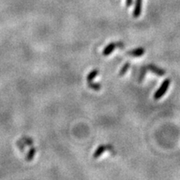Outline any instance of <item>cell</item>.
Wrapping results in <instances>:
<instances>
[{"instance_id": "cell-7", "label": "cell", "mask_w": 180, "mask_h": 180, "mask_svg": "<svg viewBox=\"0 0 180 180\" xmlns=\"http://www.w3.org/2000/svg\"><path fill=\"white\" fill-rule=\"evenodd\" d=\"M35 154H36V149L34 147H30V149H29V153L27 154L26 155V161H32V159H34V156H35Z\"/></svg>"}, {"instance_id": "cell-8", "label": "cell", "mask_w": 180, "mask_h": 180, "mask_svg": "<svg viewBox=\"0 0 180 180\" xmlns=\"http://www.w3.org/2000/svg\"><path fill=\"white\" fill-rule=\"evenodd\" d=\"M98 74H99V70H98V69H94V70H92L91 72L88 74V76H87V81L93 82V80L96 78Z\"/></svg>"}, {"instance_id": "cell-5", "label": "cell", "mask_w": 180, "mask_h": 180, "mask_svg": "<svg viewBox=\"0 0 180 180\" xmlns=\"http://www.w3.org/2000/svg\"><path fill=\"white\" fill-rule=\"evenodd\" d=\"M142 6H143V0H136L135 5H134V8L133 11V18H138L141 15Z\"/></svg>"}, {"instance_id": "cell-2", "label": "cell", "mask_w": 180, "mask_h": 180, "mask_svg": "<svg viewBox=\"0 0 180 180\" xmlns=\"http://www.w3.org/2000/svg\"><path fill=\"white\" fill-rule=\"evenodd\" d=\"M117 48L123 49L124 48V44L123 42H117V43H110L109 44H108L104 48V49L103 50V55L104 56H108L114 51Z\"/></svg>"}, {"instance_id": "cell-12", "label": "cell", "mask_w": 180, "mask_h": 180, "mask_svg": "<svg viewBox=\"0 0 180 180\" xmlns=\"http://www.w3.org/2000/svg\"><path fill=\"white\" fill-rule=\"evenodd\" d=\"M147 70H148V69H147L146 66H144V67L141 68V70H140V75H139V80H140V81H142L143 78H144V75H145Z\"/></svg>"}, {"instance_id": "cell-13", "label": "cell", "mask_w": 180, "mask_h": 180, "mask_svg": "<svg viewBox=\"0 0 180 180\" xmlns=\"http://www.w3.org/2000/svg\"><path fill=\"white\" fill-rule=\"evenodd\" d=\"M17 145L18 146V149H20L22 152L24 151V146H25V144L23 143V140H18V142H17Z\"/></svg>"}, {"instance_id": "cell-11", "label": "cell", "mask_w": 180, "mask_h": 180, "mask_svg": "<svg viewBox=\"0 0 180 180\" xmlns=\"http://www.w3.org/2000/svg\"><path fill=\"white\" fill-rule=\"evenodd\" d=\"M22 140L24 142V144H25V145H28V146H33V144H34V141H33L30 138L24 137Z\"/></svg>"}, {"instance_id": "cell-9", "label": "cell", "mask_w": 180, "mask_h": 180, "mask_svg": "<svg viewBox=\"0 0 180 180\" xmlns=\"http://www.w3.org/2000/svg\"><path fill=\"white\" fill-rule=\"evenodd\" d=\"M88 86L94 91H99L101 89V84L93 83V82H88Z\"/></svg>"}, {"instance_id": "cell-3", "label": "cell", "mask_w": 180, "mask_h": 180, "mask_svg": "<svg viewBox=\"0 0 180 180\" xmlns=\"http://www.w3.org/2000/svg\"><path fill=\"white\" fill-rule=\"evenodd\" d=\"M111 151L113 152V148L110 144H108V145H104V144H102V145H99L97 149L95 150V152L94 153V159H98L99 157L101 156L105 151Z\"/></svg>"}, {"instance_id": "cell-4", "label": "cell", "mask_w": 180, "mask_h": 180, "mask_svg": "<svg viewBox=\"0 0 180 180\" xmlns=\"http://www.w3.org/2000/svg\"><path fill=\"white\" fill-rule=\"evenodd\" d=\"M146 68L148 70L151 71L152 73H154V74H156L157 76L162 77V76L165 75V70H164L163 68H159L158 66L154 65V64H149L146 66Z\"/></svg>"}, {"instance_id": "cell-10", "label": "cell", "mask_w": 180, "mask_h": 180, "mask_svg": "<svg viewBox=\"0 0 180 180\" xmlns=\"http://www.w3.org/2000/svg\"><path fill=\"white\" fill-rule=\"evenodd\" d=\"M129 68H130V63L129 62H128V63H126L122 67V68L120 69L119 71V76H123L124 74H125L126 73H127V71L129 69Z\"/></svg>"}, {"instance_id": "cell-6", "label": "cell", "mask_w": 180, "mask_h": 180, "mask_svg": "<svg viewBox=\"0 0 180 180\" xmlns=\"http://www.w3.org/2000/svg\"><path fill=\"white\" fill-rule=\"evenodd\" d=\"M145 53V49H144V48H134L133 50H130V51H128L127 52V54L131 56V57H141Z\"/></svg>"}, {"instance_id": "cell-14", "label": "cell", "mask_w": 180, "mask_h": 180, "mask_svg": "<svg viewBox=\"0 0 180 180\" xmlns=\"http://www.w3.org/2000/svg\"><path fill=\"white\" fill-rule=\"evenodd\" d=\"M133 3V0H126V6L127 7H130Z\"/></svg>"}, {"instance_id": "cell-1", "label": "cell", "mask_w": 180, "mask_h": 180, "mask_svg": "<svg viewBox=\"0 0 180 180\" xmlns=\"http://www.w3.org/2000/svg\"><path fill=\"white\" fill-rule=\"evenodd\" d=\"M170 84H171V80L170 78H166L164 81L163 82L161 86L159 87V89L155 92V94L154 95V99L155 100H158V99H160L162 98L165 94L166 92L168 91V89L169 88Z\"/></svg>"}]
</instances>
